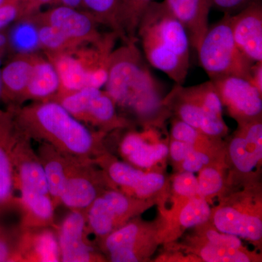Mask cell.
<instances>
[{
    "label": "cell",
    "mask_w": 262,
    "mask_h": 262,
    "mask_svg": "<svg viewBox=\"0 0 262 262\" xmlns=\"http://www.w3.org/2000/svg\"><path fill=\"white\" fill-rule=\"evenodd\" d=\"M20 130L70 159L87 162L94 155L99 136L55 100L10 106Z\"/></svg>",
    "instance_id": "1"
},
{
    "label": "cell",
    "mask_w": 262,
    "mask_h": 262,
    "mask_svg": "<svg viewBox=\"0 0 262 262\" xmlns=\"http://www.w3.org/2000/svg\"><path fill=\"white\" fill-rule=\"evenodd\" d=\"M123 43L110 55L105 91L115 106L127 110L142 121H154L163 115L165 106L160 83L137 43Z\"/></svg>",
    "instance_id": "2"
},
{
    "label": "cell",
    "mask_w": 262,
    "mask_h": 262,
    "mask_svg": "<svg viewBox=\"0 0 262 262\" xmlns=\"http://www.w3.org/2000/svg\"><path fill=\"white\" fill-rule=\"evenodd\" d=\"M143 56L176 84H184L189 69L190 42L187 31L164 2L152 1L143 13L137 33Z\"/></svg>",
    "instance_id": "3"
},
{
    "label": "cell",
    "mask_w": 262,
    "mask_h": 262,
    "mask_svg": "<svg viewBox=\"0 0 262 262\" xmlns=\"http://www.w3.org/2000/svg\"><path fill=\"white\" fill-rule=\"evenodd\" d=\"M231 15L225 13L220 21L208 27L196 51L200 63L210 80L225 76H236L251 82L254 62L244 55L234 42Z\"/></svg>",
    "instance_id": "4"
},
{
    "label": "cell",
    "mask_w": 262,
    "mask_h": 262,
    "mask_svg": "<svg viewBox=\"0 0 262 262\" xmlns=\"http://www.w3.org/2000/svg\"><path fill=\"white\" fill-rule=\"evenodd\" d=\"M53 100L61 103L72 116L87 126L110 129L125 123V120L117 116L113 99L101 89L84 88L58 95Z\"/></svg>",
    "instance_id": "5"
},
{
    "label": "cell",
    "mask_w": 262,
    "mask_h": 262,
    "mask_svg": "<svg viewBox=\"0 0 262 262\" xmlns=\"http://www.w3.org/2000/svg\"><path fill=\"white\" fill-rule=\"evenodd\" d=\"M27 18L53 26L78 44L99 42L106 34L100 32L99 24L87 12L63 5L53 6L46 11L39 10Z\"/></svg>",
    "instance_id": "6"
},
{
    "label": "cell",
    "mask_w": 262,
    "mask_h": 262,
    "mask_svg": "<svg viewBox=\"0 0 262 262\" xmlns=\"http://www.w3.org/2000/svg\"><path fill=\"white\" fill-rule=\"evenodd\" d=\"M210 80L222 106L225 105L234 117L248 120L261 115L262 93L250 81L236 76H225Z\"/></svg>",
    "instance_id": "7"
},
{
    "label": "cell",
    "mask_w": 262,
    "mask_h": 262,
    "mask_svg": "<svg viewBox=\"0 0 262 262\" xmlns=\"http://www.w3.org/2000/svg\"><path fill=\"white\" fill-rule=\"evenodd\" d=\"M19 132L11 110H0V212L15 203L16 176L13 149Z\"/></svg>",
    "instance_id": "8"
},
{
    "label": "cell",
    "mask_w": 262,
    "mask_h": 262,
    "mask_svg": "<svg viewBox=\"0 0 262 262\" xmlns=\"http://www.w3.org/2000/svg\"><path fill=\"white\" fill-rule=\"evenodd\" d=\"M231 27L241 52L254 63L262 61L261 0H256L231 15Z\"/></svg>",
    "instance_id": "9"
},
{
    "label": "cell",
    "mask_w": 262,
    "mask_h": 262,
    "mask_svg": "<svg viewBox=\"0 0 262 262\" xmlns=\"http://www.w3.org/2000/svg\"><path fill=\"white\" fill-rule=\"evenodd\" d=\"M168 99L176 101L180 120L206 135L220 136L226 130L222 117L207 113L199 100L193 96L182 84H176Z\"/></svg>",
    "instance_id": "10"
},
{
    "label": "cell",
    "mask_w": 262,
    "mask_h": 262,
    "mask_svg": "<svg viewBox=\"0 0 262 262\" xmlns=\"http://www.w3.org/2000/svg\"><path fill=\"white\" fill-rule=\"evenodd\" d=\"M31 141L32 139L20 130L13 149L16 189L19 186H24L50 195L42 162L33 149Z\"/></svg>",
    "instance_id": "11"
},
{
    "label": "cell",
    "mask_w": 262,
    "mask_h": 262,
    "mask_svg": "<svg viewBox=\"0 0 262 262\" xmlns=\"http://www.w3.org/2000/svg\"><path fill=\"white\" fill-rule=\"evenodd\" d=\"M86 215L82 211L72 210L58 229L61 261L89 262L94 261V250L84 239Z\"/></svg>",
    "instance_id": "12"
},
{
    "label": "cell",
    "mask_w": 262,
    "mask_h": 262,
    "mask_svg": "<svg viewBox=\"0 0 262 262\" xmlns=\"http://www.w3.org/2000/svg\"><path fill=\"white\" fill-rule=\"evenodd\" d=\"M187 31L191 48L198 51L208 27L212 0H164Z\"/></svg>",
    "instance_id": "13"
},
{
    "label": "cell",
    "mask_w": 262,
    "mask_h": 262,
    "mask_svg": "<svg viewBox=\"0 0 262 262\" xmlns=\"http://www.w3.org/2000/svg\"><path fill=\"white\" fill-rule=\"evenodd\" d=\"M37 53H17L1 70V99L10 106H20L25 101L29 80Z\"/></svg>",
    "instance_id": "14"
},
{
    "label": "cell",
    "mask_w": 262,
    "mask_h": 262,
    "mask_svg": "<svg viewBox=\"0 0 262 262\" xmlns=\"http://www.w3.org/2000/svg\"><path fill=\"white\" fill-rule=\"evenodd\" d=\"M89 163L74 160L71 165L59 203L71 210L84 211L98 198V191L89 173Z\"/></svg>",
    "instance_id": "15"
},
{
    "label": "cell",
    "mask_w": 262,
    "mask_h": 262,
    "mask_svg": "<svg viewBox=\"0 0 262 262\" xmlns=\"http://www.w3.org/2000/svg\"><path fill=\"white\" fill-rule=\"evenodd\" d=\"M18 239V249L22 261H61L58 235L50 227L30 228Z\"/></svg>",
    "instance_id": "16"
},
{
    "label": "cell",
    "mask_w": 262,
    "mask_h": 262,
    "mask_svg": "<svg viewBox=\"0 0 262 262\" xmlns=\"http://www.w3.org/2000/svg\"><path fill=\"white\" fill-rule=\"evenodd\" d=\"M60 80L56 68L46 57L37 54L27 86L25 101L53 100L59 91Z\"/></svg>",
    "instance_id": "17"
},
{
    "label": "cell",
    "mask_w": 262,
    "mask_h": 262,
    "mask_svg": "<svg viewBox=\"0 0 262 262\" xmlns=\"http://www.w3.org/2000/svg\"><path fill=\"white\" fill-rule=\"evenodd\" d=\"M38 155L46 173L50 196L56 207L59 203V196L67 182L71 165L75 160L67 158L45 143H40Z\"/></svg>",
    "instance_id": "18"
},
{
    "label": "cell",
    "mask_w": 262,
    "mask_h": 262,
    "mask_svg": "<svg viewBox=\"0 0 262 262\" xmlns=\"http://www.w3.org/2000/svg\"><path fill=\"white\" fill-rule=\"evenodd\" d=\"M219 232L237 237L259 241L262 236L261 221L254 215L245 214L230 207L219 209L214 215Z\"/></svg>",
    "instance_id": "19"
},
{
    "label": "cell",
    "mask_w": 262,
    "mask_h": 262,
    "mask_svg": "<svg viewBox=\"0 0 262 262\" xmlns=\"http://www.w3.org/2000/svg\"><path fill=\"white\" fill-rule=\"evenodd\" d=\"M20 205L23 207L25 227L39 228L50 227L53 223L55 206L51 196L19 186Z\"/></svg>",
    "instance_id": "20"
},
{
    "label": "cell",
    "mask_w": 262,
    "mask_h": 262,
    "mask_svg": "<svg viewBox=\"0 0 262 262\" xmlns=\"http://www.w3.org/2000/svg\"><path fill=\"white\" fill-rule=\"evenodd\" d=\"M121 151L134 165L147 168L167 156L169 149L163 144H148L140 136L130 134L124 138Z\"/></svg>",
    "instance_id": "21"
},
{
    "label": "cell",
    "mask_w": 262,
    "mask_h": 262,
    "mask_svg": "<svg viewBox=\"0 0 262 262\" xmlns=\"http://www.w3.org/2000/svg\"><path fill=\"white\" fill-rule=\"evenodd\" d=\"M139 235V227L130 224L108 234L105 242L110 258L113 262L139 261L135 253V245Z\"/></svg>",
    "instance_id": "22"
},
{
    "label": "cell",
    "mask_w": 262,
    "mask_h": 262,
    "mask_svg": "<svg viewBox=\"0 0 262 262\" xmlns=\"http://www.w3.org/2000/svg\"><path fill=\"white\" fill-rule=\"evenodd\" d=\"M154 0H122L118 13V24L123 42H136V33L143 13Z\"/></svg>",
    "instance_id": "23"
},
{
    "label": "cell",
    "mask_w": 262,
    "mask_h": 262,
    "mask_svg": "<svg viewBox=\"0 0 262 262\" xmlns=\"http://www.w3.org/2000/svg\"><path fill=\"white\" fill-rule=\"evenodd\" d=\"M122 0H82V10L87 12L99 25L116 33L123 41L118 24V13Z\"/></svg>",
    "instance_id": "24"
},
{
    "label": "cell",
    "mask_w": 262,
    "mask_h": 262,
    "mask_svg": "<svg viewBox=\"0 0 262 262\" xmlns=\"http://www.w3.org/2000/svg\"><path fill=\"white\" fill-rule=\"evenodd\" d=\"M86 222L98 236H107L113 231L116 217L108 202L98 196L87 209Z\"/></svg>",
    "instance_id": "25"
},
{
    "label": "cell",
    "mask_w": 262,
    "mask_h": 262,
    "mask_svg": "<svg viewBox=\"0 0 262 262\" xmlns=\"http://www.w3.org/2000/svg\"><path fill=\"white\" fill-rule=\"evenodd\" d=\"M33 23L37 27L39 47L46 53H61L70 51L81 45L74 42L53 26L35 22Z\"/></svg>",
    "instance_id": "26"
},
{
    "label": "cell",
    "mask_w": 262,
    "mask_h": 262,
    "mask_svg": "<svg viewBox=\"0 0 262 262\" xmlns=\"http://www.w3.org/2000/svg\"><path fill=\"white\" fill-rule=\"evenodd\" d=\"M12 34V44L18 53H37L39 47L37 27L29 18L17 21Z\"/></svg>",
    "instance_id": "27"
},
{
    "label": "cell",
    "mask_w": 262,
    "mask_h": 262,
    "mask_svg": "<svg viewBox=\"0 0 262 262\" xmlns=\"http://www.w3.org/2000/svg\"><path fill=\"white\" fill-rule=\"evenodd\" d=\"M231 159L239 171L248 173L261 160L244 137L234 138L229 146Z\"/></svg>",
    "instance_id": "28"
},
{
    "label": "cell",
    "mask_w": 262,
    "mask_h": 262,
    "mask_svg": "<svg viewBox=\"0 0 262 262\" xmlns=\"http://www.w3.org/2000/svg\"><path fill=\"white\" fill-rule=\"evenodd\" d=\"M210 215L211 208L208 203L201 198H193L183 208L179 220L181 225L189 228L204 223Z\"/></svg>",
    "instance_id": "29"
},
{
    "label": "cell",
    "mask_w": 262,
    "mask_h": 262,
    "mask_svg": "<svg viewBox=\"0 0 262 262\" xmlns=\"http://www.w3.org/2000/svg\"><path fill=\"white\" fill-rule=\"evenodd\" d=\"M108 175L114 182L134 190L140 182L144 173L128 164L115 162L108 168Z\"/></svg>",
    "instance_id": "30"
},
{
    "label": "cell",
    "mask_w": 262,
    "mask_h": 262,
    "mask_svg": "<svg viewBox=\"0 0 262 262\" xmlns=\"http://www.w3.org/2000/svg\"><path fill=\"white\" fill-rule=\"evenodd\" d=\"M201 257L207 262H248L249 258L235 248L221 247L211 244L201 250Z\"/></svg>",
    "instance_id": "31"
},
{
    "label": "cell",
    "mask_w": 262,
    "mask_h": 262,
    "mask_svg": "<svg viewBox=\"0 0 262 262\" xmlns=\"http://www.w3.org/2000/svg\"><path fill=\"white\" fill-rule=\"evenodd\" d=\"M198 181V194L201 196H209L219 192L223 185L220 173L213 168L202 170Z\"/></svg>",
    "instance_id": "32"
},
{
    "label": "cell",
    "mask_w": 262,
    "mask_h": 262,
    "mask_svg": "<svg viewBox=\"0 0 262 262\" xmlns=\"http://www.w3.org/2000/svg\"><path fill=\"white\" fill-rule=\"evenodd\" d=\"M26 0H10L0 6V30L24 18Z\"/></svg>",
    "instance_id": "33"
},
{
    "label": "cell",
    "mask_w": 262,
    "mask_h": 262,
    "mask_svg": "<svg viewBox=\"0 0 262 262\" xmlns=\"http://www.w3.org/2000/svg\"><path fill=\"white\" fill-rule=\"evenodd\" d=\"M165 184L163 175L156 173H144L134 192L139 196H145L158 192Z\"/></svg>",
    "instance_id": "34"
},
{
    "label": "cell",
    "mask_w": 262,
    "mask_h": 262,
    "mask_svg": "<svg viewBox=\"0 0 262 262\" xmlns=\"http://www.w3.org/2000/svg\"><path fill=\"white\" fill-rule=\"evenodd\" d=\"M176 192L180 195L190 198L198 194V181L194 173L184 172L179 174L173 182Z\"/></svg>",
    "instance_id": "35"
},
{
    "label": "cell",
    "mask_w": 262,
    "mask_h": 262,
    "mask_svg": "<svg viewBox=\"0 0 262 262\" xmlns=\"http://www.w3.org/2000/svg\"><path fill=\"white\" fill-rule=\"evenodd\" d=\"M172 136L174 140L195 144L200 136V130L179 120L174 122L172 127Z\"/></svg>",
    "instance_id": "36"
},
{
    "label": "cell",
    "mask_w": 262,
    "mask_h": 262,
    "mask_svg": "<svg viewBox=\"0 0 262 262\" xmlns=\"http://www.w3.org/2000/svg\"><path fill=\"white\" fill-rule=\"evenodd\" d=\"M113 208L115 217L120 218L125 216L130 208V202L122 193L110 191L103 195Z\"/></svg>",
    "instance_id": "37"
},
{
    "label": "cell",
    "mask_w": 262,
    "mask_h": 262,
    "mask_svg": "<svg viewBox=\"0 0 262 262\" xmlns=\"http://www.w3.org/2000/svg\"><path fill=\"white\" fill-rule=\"evenodd\" d=\"M18 244H13L4 230L0 232V262L21 261Z\"/></svg>",
    "instance_id": "38"
},
{
    "label": "cell",
    "mask_w": 262,
    "mask_h": 262,
    "mask_svg": "<svg viewBox=\"0 0 262 262\" xmlns=\"http://www.w3.org/2000/svg\"><path fill=\"white\" fill-rule=\"evenodd\" d=\"M207 238L209 241V244L221 247L235 248L239 249L241 247V241L237 236L210 230L207 232Z\"/></svg>",
    "instance_id": "39"
},
{
    "label": "cell",
    "mask_w": 262,
    "mask_h": 262,
    "mask_svg": "<svg viewBox=\"0 0 262 262\" xmlns=\"http://www.w3.org/2000/svg\"><path fill=\"white\" fill-rule=\"evenodd\" d=\"M245 139L254 150L258 158H262V125L261 122H253L246 128Z\"/></svg>",
    "instance_id": "40"
},
{
    "label": "cell",
    "mask_w": 262,
    "mask_h": 262,
    "mask_svg": "<svg viewBox=\"0 0 262 262\" xmlns=\"http://www.w3.org/2000/svg\"><path fill=\"white\" fill-rule=\"evenodd\" d=\"M209 162L208 155L194 150L184 160L183 168L186 171L196 173L203 168V165H207Z\"/></svg>",
    "instance_id": "41"
},
{
    "label": "cell",
    "mask_w": 262,
    "mask_h": 262,
    "mask_svg": "<svg viewBox=\"0 0 262 262\" xmlns=\"http://www.w3.org/2000/svg\"><path fill=\"white\" fill-rule=\"evenodd\" d=\"M256 0H212V4L225 13L233 15Z\"/></svg>",
    "instance_id": "42"
},
{
    "label": "cell",
    "mask_w": 262,
    "mask_h": 262,
    "mask_svg": "<svg viewBox=\"0 0 262 262\" xmlns=\"http://www.w3.org/2000/svg\"><path fill=\"white\" fill-rule=\"evenodd\" d=\"M170 155L176 161H182L194 151V144L174 140L170 145Z\"/></svg>",
    "instance_id": "43"
},
{
    "label": "cell",
    "mask_w": 262,
    "mask_h": 262,
    "mask_svg": "<svg viewBox=\"0 0 262 262\" xmlns=\"http://www.w3.org/2000/svg\"><path fill=\"white\" fill-rule=\"evenodd\" d=\"M251 83L262 93V61L254 63L251 71Z\"/></svg>",
    "instance_id": "44"
},
{
    "label": "cell",
    "mask_w": 262,
    "mask_h": 262,
    "mask_svg": "<svg viewBox=\"0 0 262 262\" xmlns=\"http://www.w3.org/2000/svg\"><path fill=\"white\" fill-rule=\"evenodd\" d=\"M58 5L82 10V0H58Z\"/></svg>",
    "instance_id": "45"
},
{
    "label": "cell",
    "mask_w": 262,
    "mask_h": 262,
    "mask_svg": "<svg viewBox=\"0 0 262 262\" xmlns=\"http://www.w3.org/2000/svg\"><path fill=\"white\" fill-rule=\"evenodd\" d=\"M2 91H3V84H2L1 70H0V99H1Z\"/></svg>",
    "instance_id": "46"
},
{
    "label": "cell",
    "mask_w": 262,
    "mask_h": 262,
    "mask_svg": "<svg viewBox=\"0 0 262 262\" xmlns=\"http://www.w3.org/2000/svg\"><path fill=\"white\" fill-rule=\"evenodd\" d=\"M10 0H0V6L5 4V3H8Z\"/></svg>",
    "instance_id": "47"
},
{
    "label": "cell",
    "mask_w": 262,
    "mask_h": 262,
    "mask_svg": "<svg viewBox=\"0 0 262 262\" xmlns=\"http://www.w3.org/2000/svg\"><path fill=\"white\" fill-rule=\"evenodd\" d=\"M2 230H3V228H2L1 227H0V232H1Z\"/></svg>",
    "instance_id": "48"
}]
</instances>
